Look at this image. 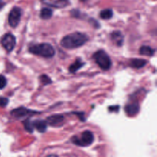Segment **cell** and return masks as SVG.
I'll list each match as a JSON object with an SVG mask.
<instances>
[{
	"label": "cell",
	"mask_w": 157,
	"mask_h": 157,
	"mask_svg": "<svg viewBox=\"0 0 157 157\" xmlns=\"http://www.w3.org/2000/svg\"><path fill=\"white\" fill-rule=\"evenodd\" d=\"M52 15H53V12L51 9L48 8H43L40 12V17L42 19H49L52 18Z\"/></svg>",
	"instance_id": "16"
},
{
	"label": "cell",
	"mask_w": 157,
	"mask_h": 157,
	"mask_svg": "<svg viewBox=\"0 0 157 157\" xmlns=\"http://www.w3.org/2000/svg\"><path fill=\"white\" fill-rule=\"evenodd\" d=\"M111 40L116 45L121 46L124 43V35L120 31H115L111 34Z\"/></svg>",
	"instance_id": "11"
},
{
	"label": "cell",
	"mask_w": 157,
	"mask_h": 157,
	"mask_svg": "<svg viewBox=\"0 0 157 157\" xmlns=\"http://www.w3.org/2000/svg\"><path fill=\"white\" fill-rule=\"evenodd\" d=\"M42 3L51 7L62 9L69 5V0H41Z\"/></svg>",
	"instance_id": "7"
},
{
	"label": "cell",
	"mask_w": 157,
	"mask_h": 157,
	"mask_svg": "<svg viewBox=\"0 0 157 157\" xmlns=\"http://www.w3.org/2000/svg\"><path fill=\"white\" fill-rule=\"evenodd\" d=\"M112 16H113V11L110 9H104L100 13V17L104 20L110 19V18H112Z\"/></svg>",
	"instance_id": "17"
},
{
	"label": "cell",
	"mask_w": 157,
	"mask_h": 157,
	"mask_svg": "<svg viewBox=\"0 0 157 157\" xmlns=\"http://www.w3.org/2000/svg\"><path fill=\"white\" fill-rule=\"evenodd\" d=\"M95 62L101 69L104 71L109 70L111 67V60L109 55L104 51L99 50L94 54L93 56Z\"/></svg>",
	"instance_id": "3"
},
{
	"label": "cell",
	"mask_w": 157,
	"mask_h": 157,
	"mask_svg": "<svg viewBox=\"0 0 157 157\" xmlns=\"http://www.w3.org/2000/svg\"><path fill=\"white\" fill-rule=\"evenodd\" d=\"M29 52L35 55L48 58H52L55 54L54 47L48 43H41L32 46L29 48Z\"/></svg>",
	"instance_id": "2"
},
{
	"label": "cell",
	"mask_w": 157,
	"mask_h": 157,
	"mask_svg": "<svg viewBox=\"0 0 157 157\" xmlns=\"http://www.w3.org/2000/svg\"><path fill=\"white\" fill-rule=\"evenodd\" d=\"M25 128L27 131H29V133H32L34 128L33 126H32V123L30 121H26V122L25 123Z\"/></svg>",
	"instance_id": "18"
},
{
	"label": "cell",
	"mask_w": 157,
	"mask_h": 157,
	"mask_svg": "<svg viewBox=\"0 0 157 157\" xmlns=\"http://www.w3.org/2000/svg\"><path fill=\"white\" fill-rule=\"evenodd\" d=\"M40 78H41V81H42L44 84H49V83L52 82V81H51L50 78H49L48 76H46V75H42V76H41Z\"/></svg>",
	"instance_id": "21"
},
{
	"label": "cell",
	"mask_w": 157,
	"mask_h": 157,
	"mask_svg": "<svg viewBox=\"0 0 157 157\" xmlns=\"http://www.w3.org/2000/svg\"><path fill=\"white\" fill-rule=\"evenodd\" d=\"M94 140V136L92 132L89 131V130H86V131L83 132L81 134V137H75L72 139L74 144L75 145H78L79 147H87L92 144V143Z\"/></svg>",
	"instance_id": "4"
},
{
	"label": "cell",
	"mask_w": 157,
	"mask_h": 157,
	"mask_svg": "<svg viewBox=\"0 0 157 157\" xmlns=\"http://www.w3.org/2000/svg\"><path fill=\"white\" fill-rule=\"evenodd\" d=\"M84 63L82 61H81L80 59H77L76 61L69 67V71H70L71 73H75L77 71L81 69V67L84 66Z\"/></svg>",
	"instance_id": "14"
},
{
	"label": "cell",
	"mask_w": 157,
	"mask_h": 157,
	"mask_svg": "<svg viewBox=\"0 0 157 157\" xmlns=\"http://www.w3.org/2000/svg\"><path fill=\"white\" fill-rule=\"evenodd\" d=\"M47 157H58V156H56V155H49V156Z\"/></svg>",
	"instance_id": "22"
},
{
	"label": "cell",
	"mask_w": 157,
	"mask_h": 157,
	"mask_svg": "<svg viewBox=\"0 0 157 157\" xmlns=\"http://www.w3.org/2000/svg\"><path fill=\"white\" fill-rule=\"evenodd\" d=\"M155 50L150 46H142L140 49V53L146 56H153L154 55Z\"/></svg>",
	"instance_id": "15"
},
{
	"label": "cell",
	"mask_w": 157,
	"mask_h": 157,
	"mask_svg": "<svg viewBox=\"0 0 157 157\" xmlns=\"http://www.w3.org/2000/svg\"><path fill=\"white\" fill-rule=\"evenodd\" d=\"M7 84V80L3 75H0V89H3Z\"/></svg>",
	"instance_id": "20"
},
{
	"label": "cell",
	"mask_w": 157,
	"mask_h": 157,
	"mask_svg": "<svg viewBox=\"0 0 157 157\" xmlns=\"http://www.w3.org/2000/svg\"><path fill=\"white\" fill-rule=\"evenodd\" d=\"M31 112L32 111L25 108V107H19V108L15 109V110H12L11 112V115L13 116L14 117L17 118V119H20V118H22L29 115V113H31Z\"/></svg>",
	"instance_id": "10"
},
{
	"label": "cell",
	"mask_w": 157,
	"mask_h": 157,
	"mask_svg": "<svg viewBox=\"0 0 157 157\" xmlns=\"http://www.w3.org/2000/svg\"><path fill=\"white\" fill-rule=\"evenodd\" d=\"M147 61L144 59H139V58H134L130 61V66L134 68H142L147 64Z\"/></svg>",
	"instance_id": "13"
},
{
	"label": "cell",
	"mask_w": 157,
	"mask_h": 157,
	"mask_svg": "<svg viewBox=\"0 0 157 157\" xmlns=\"http://www.w3.org/2000/svg\"><path fill=\"white\" fill-rule=\"evenodd\" d=\"M87 40L88 37L85 34L75 32L64 37L61 40V44L67 49H74L84 45Z\"/></svg>",
	"instance_id": "1"
},
{
	"label": "cell",
	"mask_w": 157,
	"mask_h": 157,
	"mask_svg": "<svg viewBox=\"0 0 157 157\" xmlns=\"http://www.w3.org/2000/svg\"><path fill=\"white\" fill-rule=\"evenodd\" d=\"M64 118L62 115H52V116L48 117L47 118L46 123L52 127H60L64 124Z\"/></svg>",
	"instance_id": "8"
},
{
	"label": "cell",
	"mask_w": 157,
	"mask_h": 157,
	"mask_svg": "<svg viewBox=\"0 0 157 157\" xmlns=\"http://www.w3.org/2000/svg\"><path fill=\"white\" fill-rule=\"evenodd\" d=\"M32 123L34 129H36L39 133H44L47 130V123L41 120H36Z\"/></svg>",
	"instance_id": "12"
},
{
	"label": "cell",
	"mask_w": 157,
	"mask_h": 157,
	"mask_svg": "<svg viewBox=\"0 0 157 157\" xmlns=\"http://www.w3.org/2000/svg\"><path fill=\"white\" fill-rule=\"evenodd\" d=\"M124 110H125L126 113L128 116L133 117L137 114L140 110V107L136 103H131V104L126 105L124 107Z\"/></svg>",
	"instance_id": "9"
},
{
	"label": "cell",
	"mask_w": 157,
	"mask_h": 157,
	"mask_svg": "<svg viewBox=\"0 0 157 157\" xmlns=\"http://www.w3.org/2000/svg\"><path fill=\"white\" fill-rule=\"evenodd\" d=\"M9 104V99L4 97H0V107H5Z\"/></svg>",
	"instance_id": "19"
},
{
	"label": "cell",
	"mask_w": 157,
	"mask_h": 157,
	"mask_svg": "<svg viewBox=\"0 0 157 157\" xmlns=\"http://www.w3.org/2000/svg\"><path fill=\"white\" fill-rule=\"evenodd\" d=\"M1 44L8 52H10L15 48V44H16V40H15V36L9 33L6 34L2 38Z\"/></svg>",
	"instance_id": "6"
},
{
	"label": "cell",
	"mask_w": 157,
	"mask_h": 157,
	"mask_svg": "<svg viewBox=\"0 0 157 157\" xmlns=\"http://www.w3.org/2000/svg\"><path fill=\"white\" fill-rule=\"evenodd\" d=\"M21 9L18 7H14L9 14L8 21H9V25L12 28H15L16 26H18L20 19H21Z\"/></svg>",
	"instance_id": "5"
}]
</instances>
